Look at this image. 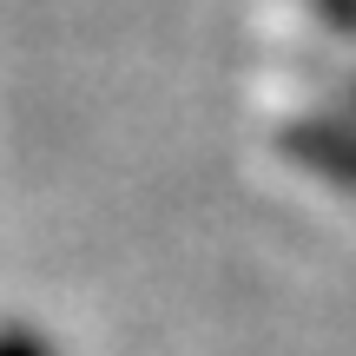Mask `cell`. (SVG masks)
I'll list each match as a JSON object with an SVG mask.
<instances>
[{"mask_svg": "<svg viewBox=\"0 0 356 356\" xmlns=\"http://www.w3.org/2000/svg\"><path fill=\"white\" fill-rule=\"evenodd\" d=\"M284 152L317 165L323 178H337L343 191H356V126H337V119H304V126L284 132Z\"/></svg>", "mask_w": 356, "mask_h": 356, "instance_id": "obj_1", "label": "cell"}, {"mask_svg": "<svg viewBox=\"0 0 356 356\" xmlns=\"http://www.w3.org/2000/svg\"><path fill=\"white\" fill-rule=\"evenodd\" d=\"M310 7L323 13V26H330V33L356 40V0H310Z\"/></svg>", "mask_w": 356, "mask_h": 356, "instance_id": "obj_2", "label": "cell"}, {"mask_svg": "<svg viewBox=\"0 0 356 356\" xmlns=\"http://www.w3.org/2000/svg\"><path fill=\"white\" fill-rule=\"evenodd\" d=\"M0 356H47V343H33V337H7Z\"/></svg>", "mask_w": 356, "mask_h": 356, "instance_id": "obj_3", "label": "cell"}, {"mask_svg": "<svg viewBox=\"0 0 356 356\" xmlns=\"http://www.w3.org/2000/svg\"><path fill=\"white\" fill-rule=\"evenodd\" d=\"M350 106H356V92H350Z\"/></svg>", "mask_w": 356, "mask_h": 356, "instance_id": "obj_4", "label": "cell"}]
</instances>
